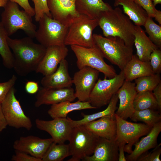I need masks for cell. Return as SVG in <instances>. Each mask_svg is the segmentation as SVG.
<instances>
[{
    "instance_id": "1",
    "label": "cell",
    "mask_w": 161,
    "mask_h": 161,
    "mask_svg": "<svg viewBox=\"0 0 161 161\" xmlns=\"http://www.w3.org/2000/svg\"><path fill=\"white\" fill-rule=\"evenodd\" d=\"M13 58V68L20 76H25L36 70L44 57L46 48L35 43L27 37L21 39L7 38Z\"/></svg>"
},
{
    "instance_id": "2",
    "label": "cell",
    "mask_w": 161,
    "mask_h": 161,
    "mask_svg": "<svg viewBox=\"0 0 161 161\" xmlns=\"http://www.w3.org/2000/svg\"><path fill=\"white\" fill-rule=\"evenodd\" d=\"M96 19L104 37H119L126 45L133 46L135 25L119 7L101 13Z\"/></svg>"
},
{
    "instance_id": "3",
    "label": "cell",
    "mask_w": 161,
    "mask_h": 161,
    "mask_svg": "<svg viewBox=\"0 0 161 161\" xmlns=\"http://www.w3.org/2000/svg\"><path fill=\"white\" fill-rule=\"evenodd\" d=\"M93 36L104 58L123 70L133 55V46L126 45L118 37H105L96 34Z\"/></svg>"
},
{
    "instance_id": "4",
    "label": "cell",
    "mask_w": 161,
    "mask_h": 161,
    "mask_svg": "<svg viewBox=\"0 0 161 161\" xmlns=\"http://www.w3.org/2000/svg\"><path fill=\"white\" fill-rule=\"evenodd\" d=\"M4 8L1 22L9 36L20 29L28 36L35 38L37 27L32 16L24 10H20L18 4L10 1H8Z\"/></svg>"
},
{
    "instance_id": "5",
    "label": "cell",
    "mask_w": 161,
    "mask_h": 161,
    "mask_svg": "<svg viewBox=\"0 0 161 161\" xmlns=\"http://www.w3.org/2000/svg\"><path fill=\"white\" fill-rule=\"evenodd\" d=\"M98 26L97 19L79 14L67 26L65 45H75L88 48L95 46L96 44L92 32Z\"/></svg>"
},
{
    "instance_id": "6",
    "label": "cell",
    "mask_w": 161,
    "mask_h": 161,
    "mask_svg": "<svg viewBox=\"0 0 161 161\" xmlns=\"http://www.w3.org/2000/svg\"><path fill=\"white\" fill-rule=\"evenodd\" d=\"M99 138L83 125L73 127L68 140L72 157L67 161H83L92 155Z\"/></svg>"
},
{
    "instance_id": "7",
    "label": "cell",
    "mask_w": 161,
    "mask_h": 161,
    "mask_svg": "<svg viewBox=\"0 0 161 161\" xmlns=\"http://www.w3.org/2000/svg\"><path fill=\"white\" fill-rule=\"evenodd\" d=\"M70 46L76 57V64L79 69L89 67L102 73L104 77L109 79L117 75L114 67L106 63L103 54L96 45L89 48L75 45Z\"/></svg>"
},
{
    "instance_id": "8",
    "label": "cell",
    "mask_w": 161,
    "mask_h": 161,
    "mask_svg": "<svg viewBox=\"0 0 161 161\" xmlns=\"http://www.w3.org/2000/svg\"><path fill=\"white\" fill-rule=\"evenodd\" d=\"M38 22L39 27L35 38L40 44L46 48L52 46L65 45L67 26L45 14Z\"/></svg>"
},
{
    "instance_id": "9",
    "label": "cell",
    "mask_w": 161,
    "mask_h": 161,
    "mask_svg": "<svg viewBox=\"0 0 161 161\" xmlns=\"http://www.w3.org/2000/svg\"><path fill=\"white\" fill-rule=\"evenodd\" d=\"M123 70L114 77L97 80L90 95L89 101L96 109L108 104L125 81Z\"/></svg>"
},
{
    "instance_id": "10",
    "label": "cell",
    "mask_w": 161,
    "mask_h": 161,
    "mask_svg": "<svg viewBox=\"0 0 161 161\" xmlns=\"http://www.w3.org/2000/svg\"><path fill=\"white\" fill-rule=\"evenodd\" d=\"M117 129L115 140L119 143L124 142L127 144L124 151L130 154L132 151V147L141 137L147 135L153 127L145 123L130 122L115 114Z\"/></svg>"
},
{
    "instance_id": "11",
    "label": "cell",
    "mask_w": 161,
    "mask_h": 161,
    "mask_svg": "<svg viewBox=\"0 0 161 161\" xmlns=\"http://www.w3.org/2000/svg\"><path fill=\"white\" fill-rule=\"evenodd\" d=\"M15 91L13 86L1 103L4 117L7 125L17 129L24 128L29 131L32 126L31 121L24 113L16 97Z\"/></svg>"
},
{
    "instance_id": "12",
    "label": "cell",
    "mask_w": 161,
    "mask_h": 161,
    "mask_svg": "<svg viewBox=\"0 0 161 161\" xmlns=\"http://www.w3.org/2000/svg\"><path fill=\"white\" fill-rule=\"evenodd\" d=\"M99 72L88 66L79 69L72 78L76 98L82 102L89 101L90 93L98 79Z\"/></svg>"
},
{
    "instance_id": "13",
    "label": "cell",
    "mask_w": 161,
    "mask_h": 161,
    "mask_svg": "<svg viewBox=\"0 0 161 161\" xmlns=\"http://www.w3.org/2000/svg\"><path fill=\"white\" fill-rule=\"evenodd\" d=\"M36 127L48 133L57 143H63L68 140L73 128L69 117H58L51 120H44L36 119Z\"/></svg>"
},
{
    "instance_id": "14",
    "label": "cell",
    "mask_w": 161,
    "mask_h": 161,
    "mask_svg": "<svg viewBox=\"0 0 161 161\" xmlns=\"http://www.w3.org/2000/svg\"><path fill=\"white\" fill-rule=\"evenodd\" d=\"M53 142L54 140L52 138L44 139L29 135L20 137L14 142L13 146L15 150L24 152L42 160Z\"/></svg>"
},
{
    "instance_id": "15",
    "label": "cell",
    "mask_w": 161,
    "mask_h": 161,
    "mask_svg": "<svg viewBox=\"0 0 161 161\" xmlns=\"http://www.w3.org/2000/svg\"><path fill=\"white\" fill-rule=\"evenodd\" d=\"M76 98L75 90L71 87L62 88L42 87L38 92L34 105L38 108L43 105H52L66 101L72 102Z\"/></svg>"
},
{
    "instance_id": "16",
    "label": "cell",
    "mask_w": 161,
    "mask_h": 161,
    "mask_svg": "<svg viewBox=\"0 0 161 161\" xmlns=\"http://www.w3.org/2000/svg\"><path fill=\"white\" fill-rule=\"evenodd\" d=\"M68 51V48L65 45L47 47L35 72L44 76L53 73L57 69L58 64L67 56Z\"/></svg>"
},
{
    "instance_id": "17",
    "label": "cell",
    "mask_w": 161,
    "mask_h": 161,
    "mask_svg": "<svg viewBox=\"0 0 161 161\" xmlns=\"http://www.w3.org/2000/svg\"><path fill=\"white\" fill-rule=\"evenodd\" d=\"M76 0H47L49 10L54 19L68 26L79 14L75 9Z\"/></svg>"
},
{
    "instance_id": "18",
    "label": "cell",
    "mask_w": 161,
    "mask_h": 161,
    "mask_svg": "<svg viewBox=\"0 0 161 161\" xmlns=\"http://www.w3.org/2000/svg\"><path fill=\"white\" fill-rule=\"evenodd\" d=\"M137 93L135 83L125 81L116 93L120 103L115 114L124 120L130 118L135 111L134 101Z\"/></svg>"
},
{
    "instance_id": "19",
    "label": "cell",
    "mask_w": 161,
    "mask_h": 161,
    "mask_svg": "<svg viewBox=\"0 0 161 161\" xmlns=\"http://www.w3.org/2000/svg\"><path fill=\"white\" fill-rule=\"evenodd\" d=\"M118 143L115 140L99 137L93 154L84 161H118Z\"/></svg>"
},
{
    "instance_id": "20",
    "label": "cell",
    "mask_w": 161,
    "mask_h": 161,
    "mask_svg": "<svg viewBox=\"0 0 161 161\" xmlns=\"http://www.w3.org/2000/svg\"><path fill=\"white\" fill-rule=\"evenodd\" d=\"M83 125L97 137L109 140L115 139L117 129L115 115L104 116Z\"/></svg>"
},
{
    "instance_id": "21",
    "label": "cell",
    "mask_w": 161,
    "mask_h": 161,
    "mask_svg": "<svg viewBox=\"0 0 161 161\" xmlns=\"http://www.w3.org/2000/svg\"><path fill=\"white\" fill-rule=\"evenodd\" d=\"M41 83L43 87L62 88L71 87L72 85V78L68 71V64L65 59L59 64V66L53 73L44 76Z\"/></svg>"
},
{
    "instance_id": "22",
    "label": "cell",
    "mask_w": 161,
    "mask_h": 161,
    "mask_svg": "<svg viewBox=\"0 0 161 161\" xmlns=\"http://www.w3.org/2000/svg\"><path fill=\"white\" fill-rule=\"evenodd\" d=\"M161 131V121L155 124L147 135L134 144L135 148L132 152L126 157V161H136L138 157L143 153L158 145L157 139Z\"/></svg>"
},
{
    "instance_id": "23",
    "label": "cell",
    "mask_w": 161,
    "mask_h": 161,
    "mask_svg": "<svg viewBox=\"0 0 161 161\" xmlns=\"http://www.w3.org/2000/svg\"><path fill=\"white\" fill-rule=\"evenodd\" d=\"M125 81L131 82L143 76L154 74L149 61L140 60L136 55H133L122 70Z\"/></svg>"
},
{
    "instance_id": "24",
    "label": "cell",
    "mask_w": 161,
    "mask_h": 161,
    "mask_svg": "<svg viewBox=\"0 0 161 161\" xmlns=\"http://www.w3.org/2000/svg\"><path fill=\"white\" fill-rule=\"evenodd\" d=\"M134 44L136 49V55L140 60L143 61H149L151 53L159 49L139 26L135 25Z\"/></svg>"
},
{
    "instance_id": "25",
    "label": "cell",
    "mask_w": 161,
    "mask_h": 161,
    "mask_svg": "<svg viewBox=\"0 0 161 161\" xmlns=\"http://www.w3.org/2000/svg\"><path fill=\"white\" fill-rule=\"evenodd\" d=\"M114 5L122 6L124 13L135 25L144 26L148 16L145 10L134 0H114Z\"/></svg>"
},
{
    "instance_id": "26",
    "label": "cell",
    "mask_w": 161,
    "mask_h": 161,
    "mask_svg": "<svg viewBox=\"0 0 161 161\" xmlns=\"http://www.w3.org/2000/svg\"><path fill=\"white\" fill-rule=\"evenodd\" d=\"M66 101L51 105L47 113L52 119L56 118H66L68 114L75 110H80L88 109H95L89 101L82 102L78 100L72 103Z\"/></svg>"
},
{
    "instance_id": "27",
    "label": "cell",
    "mask_w": 161,
    "mask_h": 161,
    "mask_svg": "<svg viewBox=\"0 0 161 161\" xmlns=\"http://www.w3.org/2000/svg\"><path fill=\"white\" fill-rule=\"evenodd\" d=\"M75 6L79 14L96 19L101 13L112 8L103 0H76Z\"/></svg>"
},
{
    "instance_id": "28",
    "label": "cell",
    "mask_w": 161,
    "mask_h": 161,
    "mask_svg": "<svg viewBox=\"0 0 161 161\" xmlns=\"http://www.w3.org/2000/svg\"><path fill=\"white\" fill-rule=\"evenodd\" d=\"M118 100V95L116 94L113 96L108 104L107 107L104 110L89 115L82 113L81 114L83 118L79 120H73L69 118V120L72 126L73 127L82 125L104 116L115 115V111L117 109V105Z\"/></svg>"
},
{
    "instance_id": "29",
    "label": "cell",
    "mask_w": 161,
    "mask_h": 161,
    "mask_svg": "<svg viewBox=\"0 0 161 161\" xmlns=\"http://www.w3.org/2000/svg\"><path fill=\"white\" fill-rule=\"evenodd\" d=\"M71 155L69 144L53 142L42 159V161H62Z\"/></svg>"
},
{
    "instance_id": "30",
    "label": "cell",
    "mask_w": 161,
    "mask_h": 161,
    "mask_svg": "<svg viewBox=\"0 0 161 161\" xmlns=\"http://www.w3.org/2000/svg\"><path fill=\"white\" fill-rule=\"evenodd\" d=\"M134 122L142 121L152 127L161 121V114L158 110L147 109L141 110H135L130 118Z\"/></svg>"
},
{
    "instance_id": "31",
    "label": "cell",
    "mask_w": 161,
    "mask_h": 161,
    "mask_svg": "<svg viewBox=\"0 0 161 161\" xmlns=\"http://www.w3.org/2000/svg\"><path fill=\"white\" fill-rule=\"evenodd\" d=\"M135 110L151 109L158 110V107L152 91L137 93L134 101Z\"/></svg>"
},
{
    "instance_id": "32",
    "label": "cell",
    "mask_w": 161,
    "mask_h": 161,
    "mask_svg": "<svg viewBox=\"0 0 161 161\" xmlns=\"http://www.w3.org/2000/svg\"><path fill=\"white\" fill-rule=\"evenodd\" d=\"M8 36L0 22V55L4 66L8 69H11L13 68V58L7 43V38Z\"/></svg>"
},
{
    "instance_id": "33",
    "label": "cell",
    "mask_w": 161,
    "mask_h": 161,
    "mask_svg": "<svg viewBox=\"0 0 161 161\" xmlns=\"http://www.w3.org/2000/svg\"><path fill=\"white\" fill-rule=\"evenodd\" d=\"M135 88L137 93L151 91L161 82L159 74L145 76L135 80Z\"/></svg>"
},
{
    "instance_id": "34",
    "label": "cell",
    "mask_w": 161,
    "mask_h": 161,
    "mask_svg": "<svg viewBox=\"0 0 161 161\" xmlns=\"http://www.w3.org/2000/svg\"><path fill=\"white\" fill-rule=\"evenodd\" d=\"M148 16L143 26L150 40L159 49L161 47V27Z\"/></svg>"
},
{
    "instance_id": "35",
    "label": "cell",
    "mask_w": 161,
    "mask_h": 161,
    "mask_svg": "<svg viewBox=\"0 0 161 161\" xmlns=\"http://www.w3.org/2000/svg\"><path fill=\"white\" fill-rule=\"evenodd\" d=\"M34 5L35 18V21L38 22L40 19L45 14L52 17L49 10L47 0H32Z\"/></svg>"
},
{
    "instance_id": "36",
    "label": "cell",
    "mask_w": 161,
    "mask_h": 161,
    "mask_svg": "<svg viewBox=\"0 0 161 161\" xmlns=\"http://www.w3.org/2000/svg\"><path fill=\"white\" fill-rule=\"evenodd\" d=\"M149 62L154 73L160 74L161 72V51L160 49H155L151 53Z\"/></svg>"
},
{
    "instance_id": "37",
    "label": "cell",
    "mask_w": 161,
    "mask_h": 161,
    "mask_svg": "<svg viewBox=\"0 0 161 161\" xmlns=\"http://www.w3.org/2000/svg\"><path fill=\"white\" fill-rule=\"evenodd\" d=\"M161 143L158 144L153 151L149 152L146 151L140 155L137 159V161H161L160 156L161 154Z\"/></svg>"
},
{
    "instance_id": "38",
    "label": "cell",
    "mask_w": 161,
    "mask_h": 161,
    "mask_svg": "<svg viewBox=\"0 0 161 161\" xmlns=\"http://www.w3.org/2000/svg\"><path fill=\"white\" fill-rule=\"evenodd\" d=\"M17 79L16 76L13 75L7 81L0 83V103L2 102L10 90L14 86Z\"/></svg>"
},
{
    "instance_id": "39",
    "label": "cell",
    "mask_w": 161,
    "mask_h": 161,
    "mask_svg": "<svg viewBox=\"0 0 161 161\" xmlns=\"http://www.w3.org/2000/svg\"><path fill=\"white\" fill-rule=\"evenodd\" d=\"M15 154L11 159L12 161H42L41 160L34 157L22 151L15 150Z\"/></svg>"
},
{
    "instance_id": "40",
    "label": "cell",
    "mask_w": 161,
    "mask_h": 161,
    "mask_svg": "<svg viewBox=\"0 0 161 161\" xmlns=\"http://www.w3.org/2000/svg\"><path fill=\"white\" fill-rule=\"evenodd\" d=\"M146 12L148 16L154 18L157 9L154 5L152 0H134Z\"/></svg>"
},
{
    "instance_id": "41",
    "label": "cell",
    "mask_w": 161,
    "mask_h": 161,
    "mask_svg": "<svg viewBox=\"0 0 161 161\" xmlns=\"http://www.w3.org/2000/svg\"><path fill=\"white\" fill-rule=\"evenodd\" d=\"M14 2L22 7L31 16H35L34 9L30 5L28 0H8Z\"/></svg>"
},
{
    "instance_id": "42",
    "label": "cell",
    "mask_w": 161,
    "mask_h": 161,
    "mask_svg": "<svg viewBox=\"0 0 161 161\" xmlns=\"http://www.w3.org/2000/svg\"><path fill=\"white\" fill-rule=\"evenodd\" d=\"M25 87L26 92L31 94L36 93L39 89L38 83L32 81H27L25 84Z\"/></svg>"
},
{
    "instance_id": "43",
    "label": "cell",
    "mask_w": 161,
    "mask_h": 161,
    "mask_svg": "<svg viewBox=\"0 0 161 161\" xmlns=\"http://www.w3.org/2000/svg\"><path fill=\"white\" fill-rule=\"evenodd\" d=\"M152 92L157 101L158 111L161 113V82L153 90Z\"/></svg>"
},
{
    "instance_id": "44",
    "label": "cell",
    "mask_w": 161,
    "mask_h": 161,
    "mask_svg": "<svg viewBox=\"0 0 161 161\" xmlns=\"http://www.w3.org/2000/svg\"><path fill=\"white\" fill-rule=\"evenodd\" d=\"M118 161H126L124 154V147L126 143L121 142L118 143Z\"/></svg>"
},
{
    "instance_id": "45",
    "label": "cell",
    "mask_w": 161,
    "mask_h": 161,
    "mask_svg": "<svg viewBox=\"0 0 161 161\" xmlns=\"http://www.w3.org/2000/svg\"><path fill=\"white\" fill-rule=\"evenodd\" d=\"M7 124L4 115L1 107L0 103V130L1 131L6 128Z\"/></svg>"
},
{
    "instance_id": "46",
    "label": "cell",
    "mask_w": 161,
    "mask_h": 161,
    "mask_svg": "<svg viewBox=\"0 0 161 161\" xmlns=\"http://www.w3.org/2000/svg\"><path fill=\"white\" fill-rule=\"evenodd\" d=\"M154 18L156 21L160 25L161 24V11L160 10H157L155 12Z\"/></svg>"
},
{
    "instance_id": "47",
    "label": "cell",
    "mask_w": 161,
    "mask_h": 161,
    "mask_svg": "<svg viewBox=\"0 0 161 161\" xmlns=\"http://www.w3.org/2000/svg\"><path fill=\"white\" fill-rule=\"evenodd\" d=\"M8 1V0H0V7H4Z\"/></svg>"
},
{
    "instance_id": "48",
    "label": "cell",
    "mask_w": 161,
    "mask_h": 161,
    "mask_svg": "<svg viewBox=\"0 0 161 161\" xmlns=\"http://www.w3.org/2000/svg\"><path fill=\"white\" fill-rule=\"evenodd\" d=\"M152 1L155 7L158 4H161V0H152Z\"/></svg>"
},
{
    "instance_id": "49",
    "label": "cell",
    "mask_w": 161,
    "mask_h": 161,
    "mask_svg": "<svg viewBox=\"0 0 161 161\" xmlns=\"http://www.w3.org/2000/svg\"><path fill=\"white\" fill-rule=\"evenodd\" d=\"M1 131L0 130V133L1 132Z\"/></svg>"
}]
</instances>
